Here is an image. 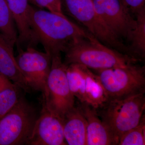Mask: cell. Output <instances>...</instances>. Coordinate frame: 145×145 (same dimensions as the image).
Wrapping results in <instances>:
<instances>
[{"instance_id":"1","label":"cell","mask_w":145,"mask_h":145,"mask_svg":"<svg viewBox=\"0 0 145 145\" xmlns=\"http://www.w3.org/2000/svg\"><path fill=\"white\" fill-rule=\"evenodd\" d=\"M30 25L38 42L51 57L64 52L72 41L80 37L91 36L88 31L69 20L66 16L31 6Z\"/></svg>"},{"instance_id":"2","label":"cell","mask_w":145,"mask_h":145,"mask_svg":"<svg viewBox=\"0 0 145 145\" xmlns=\"http://www.w3.org/2000/svg\"><path fill=\"white\" fill-rule=\"evenodd\" d=\"M64 52L65 64L82 65L97 71L123 67L138 60L105 45L92 35L75 39Z\"/></svg>"},{"instance_id":"3","label":"cell","mask_w":145,"mask_h":145,"mask_svg":"<svg viewBox=\"0 0 145 145\" xmlns=\"http://www.w3.org/2000/svg\"><path fill=\"white\" fill-rule=\"evenodd\" d=\"M145 93L121 99H109L97 110L101 120L110 130L118 145L123 134L139 124L144 116Z\"/></svg>"},{"instance_id":"4","label":"cell","mask_w":145,"mask_h":145,"mask_svg":"<svg viewBox=\"0 0 145 145\" xmlns=\"http://www.w3.org/2000/svg\"><path fill=\"white\" fill-rule=\"evenodd\" d=\"M62 6L63 10L64 9L68 15L82 24L99 41L129 55L128 46L109 29L96 13L93 0H62Z\"/></svg>"},{"instance_id":"5","label":"cell","mask_w":145,"mask_h":145,"mask_svg":"<svg viewBox=\"0 0 145 145\" xmlns=\"http://www.w3.org/2000/svg\"><path fill=\"white\" fill-rule=\"evenodd\" d=\"M135 63L97 71L96 75L108 100L145 93V67Z\"/></svg>"},{"instance_id":"6","label":"cell","mask_w":145,"mask_h":145,"mask_svg":"<svg viewBox=\"0 0 145 145\" xmlns=\"http://www.w3.org/2000/svg\"><path fill=\"white\" fill-rule=\"evenodd\" d=\"M38 118L33 106L20 96L0 120V145L28 144Z\"/></svg>"},{"instance_id":"7","label":"cell","mask_w":145,"mask_h":145,"mask_svg":"<svg viewBox=\"0 0 145 145\" xmlns=\"http://www.w3.org/2000/svg\"><path fill=\"white\" fill-rule=\"evenodd\" d=\"M67 67L63 62L61 53L52 55L46 91L43 96V106L62 119L75 105V98L71 91L68 81Z\"/></svg>"},{"instance_id":"8","label":"cell","mask_w":145,"mask_h":145,"mask_svg":"<svg viewBox=\"0 0 145 145\" xmlns=\"http://www.w3.org/2000/svg\"><path fill=\"white\" fill-rule=\"evenodd\" d=\"M67 75L71 91L81 104L97 110L108 101L97 75L89 69L82 65H68Z\"/></svg>"},{"instance_id":"9","label":"cell","mask_w":145,"mask_h":145,"mask_svg":"<svg viewBox=\"0 0 145 145\" xmlns=\"http://www.w3.org/2000/svg\"><path fill=\"white\" fill-rule=\"evenodd\" d=\"M18 51L16 61L29 87L40 91L43 96L46 91L52 57L49 53L41 52L33 47Z\"/></svg>"},{"instance_id":"10","label":"cell","mask_w":145,"mask_h":145,"mask_svg":"<svg viewBox=\"0 0 145 145\" xmlns=\"http://www.w3.org/2000/svg\"><path fill=\"white\" fill-rule=\"evenodd\" d=\"M96 13L110 30L129 42L136 21L121 0H93Z\"/></svg>"},{"instance_id":"11","label":"cell","mask_w":145,"mask_h":145,"mask_svg":"<svg viewBox=\"0 0 145 145\" xmlns=\"http://www.w3.org/2000/svg\"><path fill=\"white\" fill-rule=\"evenodd\" d=\"M27 145H67L63 119L43 106Z\"/></svg>"},{"instance_id":"12","label":"cell","mask_w":145,"mask_h":145,"mask_svg":"<svg viewBox=\"0 0 145 145\" xmlns=\"http://www.w3.org/2000/svg\"><path fill=\"white\" fill-rule=\"evenodd\" d=\"M80 105L87 122V145H117L114 136L99 118L97 110L86 104Z\"/></svg>"},{"instance_id":"13","label":"cell","mask_w":145,"mask_h":145,"mask_svg":"<svg viewBox=\"0 0 145 145\" xmlns=\"http://www.w3.org/2000/svg\"><path fill=\"white\" fill-rule=\"evenodd\" d=\"M66 142L69 145H87V122L80 105L74 106L63 119Z\"/></svg>"},{"instance_id":"14","label":"cell","mask_w":145,"mask_h":145,"mask_svg":"<svg viewBox=\"0 0 145 145\" xmlns=\"http://www.w3.org/2000/svg\"><path fill=\"white\" fill-rule=\"evenodd\" d=\"M13 47L0 33V72L25 92L29 87L14 56Z\"/></svg>"},{"instance_id":"15","label":"cell","mask_w":145,"mask_h":145,"mask_svg":"<svg viewBox=\"0 0 145 145\" xmlns=\"http://www.w3.org/2000/svg\"><path fill=\"white\" fill-rule=\"evenodd\" d=\"M136 24L129 41L128 46L131 57L138 59L145 54V7L136 14Z\"/></svg>"},{"instance_id":"16","label":"cell","mask_w":145,"mask_h":145,"mask_svg":"<svg viewBox=\"0 0 145 145\" xmlns=\"http://www.w3.org/2000/svg\"><path fill=\"white\" fill-rule=\"evenodd\" d=\"M0 33L14 47L18 40V31L6 0H0Z\"/></svg>"},{"instance_id":"17","label":"cell","mask_w":145,"mask_h":145,"mask_svg":"<svg viewBox=\"0 0 145 145\" xmlns=\"http://www.w3.org/2000/svg\"><path fill=\"white\" fill-rule=\"evenodd\" d=\"M118 145H145V115L138 125L125 133L120 137Z\"/></svg>"},{"instance_id":"18","label":"cell","mask_w":145,"mask_h":145,"mask_svg":"<svg viewBox=\"0 0 145 145\" xmlns=\"http://www.w3.org/2000/svg\"><path fill=\"white\" fill-rule=\"evenodd\" d=\"M20 89L15 84L0 92V120L17 103L20 96Z\"/></svg>"},{"instance_id":"19","label":"cell","mask_w":145,"mask_h":145,"mask_svg":"<svg viewBox=\"0 0 145 145\" xmlns=\"http://www.w3.org/2000/svg\"><path fill=\"white\" fill-rule=\"evenodd\" d=\"M37 8H45L61 16H65L63 11L62 0H28Z\"/></svg>"},{"instance_id":"20","label":"cell","mask_w":145,"mask_h":145,"mask_svg":"<svg viewBox=\"0 0 145 145\" xmlns=\"http://www.w3.org/2000/svg\"><path fill=\"white\" fill-rule=\"evenodd\" d=\"M130 13L136 14L145 7V0H121Z\"/></svg>"},{"instance_id":"21","label":"cell","mask_w":145,"mask_h":145,"mask_svg":"<svg viewBox=\"0 0 145 145\" xmlns=\"http://www.w3.org/2000/svg\"><path fill=\"white\" fill-rule=\"evenodd\" d=\"M15 85L5 75L0 72V92Z\"/></svg>"}]
</instances>
